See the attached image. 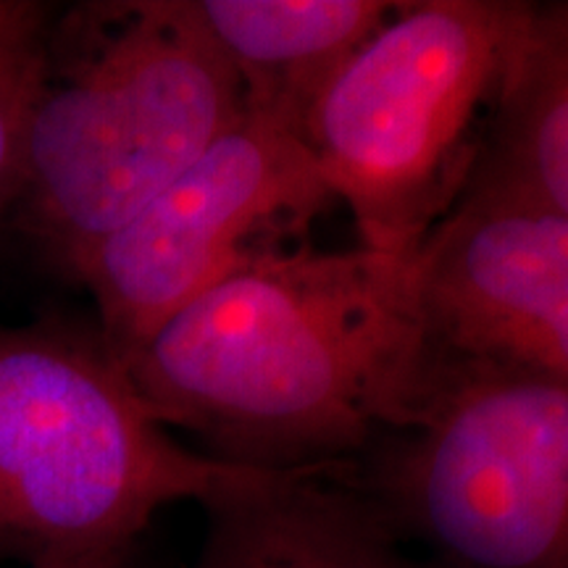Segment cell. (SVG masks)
<instances>
[{"label":"cell","instance_id":"1","mask_svg":"<svg viewBox=\"0 0 568 568\" xmlns=\"http://www.w3.org/2000/svg\"><path fill=\"white\" fill-rule=\"evenodd\" d=\"M153 416L205 456L339 471L406 432L437 387L422 247L280 255L182 305L122 358Z\"/></svg>","mask_w":568,"mask_h":568},{"label":"cell","instance_id":"2","mask_svg":"<svg viewBox=\"0 0 568 568\" xmlns=\"http://www.w3.org/2000/svg\"><path fill=\"white\" fill-rule=\"evenodd\" d=\"M245 116L195 0L55 11L13 211L71 274Z\"/></svg>","mask_w":568,"mask_h":568},{"label":"cell","instance_id":"3","mask_svg":"<svg viewBox=\"0 0 568 568\" xmlns=\"http://www.w3.org/2000/svg\"><path fill=\"white\" fill-rule=\"evenodd\" d=\"M255 474L182 445L101 329L0 324V550L32 568L130 552L159 510Z\"/></svg>","mask_w":568,"mask_h":568},{"label":"cell","instance_id":"4","mask_svg":"<svg viewBox=\"0 0 568 568\" xmlns=\"http://www.w3.org/2000/svg\"><path fill=\"white\" fill-rule=\"evenodd\" d=\"M527 0H403L305 122L358 245L406 253L456 211L493 132Z\"/></svg>","mask_w":568,"mask_h":568},{"label":"cell","instance_id":"5","mask_svg":"<svg viewBox=\"0 0 568 568\" xmlns=\"http://www.w3.org/2000/svg\"><path fill=\"white\" fill-rule=\"evenodd\" d=\"M345 474L432 568H568V387L445 376Z\"/></svg>","mask_w":568,"mask_h":568},{"label":"cell","instance_id":"6","mask_svg":"<svg viewBox=\"0 0 568 568\" xmlns=\"http://www.w3.org/2000/svg\"><path fill=\"white\" fill-rule=\"evenodd\" d=\"M335 195L287 126L247 113L74 266L124 358L205 290L308 247Z\"/></svg>","mask_w":568,"mask_h":568},{"label":"cell","instance_id":"7","mask_svg":"<svg viewBox=\"0 0 568 568\" xmlns=\"http://www.w3.org/2000/svg\"><path fill=\"white\" fill-rule=\"evenodd\" d=\"M422 311L437 382L568 387V216L464 197L422 245Z\"/></svg>","mask_w":568,"mask_h":568},{"label":"cell","instance_id":"8","mask_svg":"<svg viewBox=\"0 0 568 568\" xmlns=\"http://www.w3.org/2000/svg\"><path fill=\"white\" fill-rule=\"evenodd\" d=\"M197 568H432L345 468L258 471L205 506Z\"/></svg>","mask_w":568,"mask_h":568},{"label":"cell","instance_id":"9","mask_svg":"<svg viewBox=\"0 0 568 568\" xmlns=\"http://www.w3.org/2000/svg\"><path fill=\"white\" fill-rule=\"evenodd\" d=\"M240 88L245 111L287 126L305 122L403 0H195Z\"/></svg>","mask_w":568,"mask_h":568},{"label":"cell","instance_id":"10","mask_svg":"<svg viewBox=\"0 0 568 568\" xmlns=\"http://www.w3.org/2000/svg\"><path fill=\"white\" fill-rule=\"evenodd\" d=\"M464 197L568 216V0L527 3L500 109Z\"/></svg>","mask_w":568,"mask_h":568},{"label":"cell","instance_id":"11","mask_svg":"<svg viewBox=\"0 0 568 568\" xmlns=\"http://www.w3.org/2000/svg\"><path fill=\"white\" fill-rule=\"evenodd\" d=\"M53 13V6L38 0H0V219L17 205L27 113Z\"/></svg>","mask_w":568,"mask_h":568},{"label":"cell","instance_id":"12","mask_svg":"<svg viewBox=\"0 0 568 568\" xmlns=\"http://www.w3.org/2000/svg\"><path fill=\"white\" fill-rule=\"evenodd\" d=\"M38 568H134V566H132V550H130V552H116V556L69 560V564H51V566H38Z\"/></svg>","mask_w":568,"mask_h":568}]
</instances>
